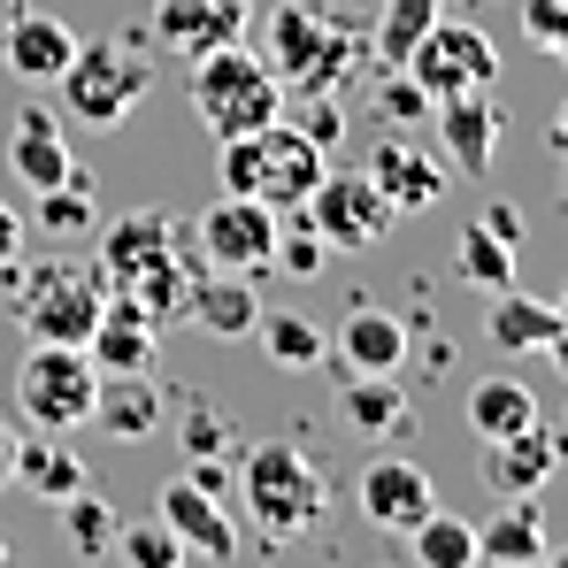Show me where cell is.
<instances>
[{
	"instance_id": "cell-1",
	"label": "cell",
	"mask_w": 568,
	"mask_h": 568,
	"mask_svg": "<svg viewBox=\"0 0 568 568\" xmlns=\"http://www.w3.org/2000/svg\"><path fill=\"white\" fill-rule=\"evenodd\" d=\"M223 192H239V200H262V207H277V215H292L307 192L323 185V146L292 123V115H277V123H254V131H239V139H223Z\"/></svg>"
},
{
	"instance_id": "cell-2",
	"label": "cell",
	"mask_w": 568,
	"mask_h": 568,
	"mask_svg": "<svg viewBox=\"0 0 568 568\" xmlns=\"http://www.w3.org/2000/svg\"><path fill=\"white\" fill-rule=\"evenodd\" d=\"M0 292L23 323V338H54V346H85L108 307V277L93 262H8L0 270Z\"/></svg>"
},
{
	"instance_id": "cell-3",
	"label": "cell",
	"mask_w": 568,
	"mask_h": 568,
	"mask_svg": "<svg viewBox=\"0 0 568 568\" xmlns=\"http://www.w3.org/2000/svg\"><path fill=\"white\" fill-rule=\"evenodd\" d=\"M239 507L254 515V530L262 538H300V530H315L323 523V507H331V484L315 469V454L307 446H292V438H262V446H246V462H239Z\"/></svg>"
},
{
	"instance_id": "cell-4",
	"label": "cell",
	"mask_w": 568,
	"mask_h": 568,
	"mask_svg": "<svg viewBox=\"0 0 568 568\" xmlns=\"http://www.w3.org/2000/svg\"><path fill=\"white\" fill-rule=\"evenodd\" d=\"M185 100L192 115L215 131V139H239V131H254V123H277L284 115V85L277 70L262 62V54H246V39H231V47H215V54H200L185 62Z\"/></svg>"
},
{
	"instance_id": "cell-5",
	"label": "cell",
	"mask_w": 568,
	"mask_h": 568,
	"mask_svg": "<svg viewBox=\"0 0 568 568\" xmlns=\"http://www.w3.org/2000/svg\"><path fill=\"white\" fill-rule=\"evenodd\" d=\"M262 62L277 70V85H292V100L338 93V78L354 62V31L331 23L323 0H284V8H270V54Z\"/></svg>"
},
{
	"instance_id": "cell-6",
	"label": "cell",
	"mask_w": 568,
	"mask_h": 568,
	"mask_svg": "<svg viewBox=\"0 0 568 568\" xmlns=\"http://www.w3.org/2000/svg\"><path fill=\"white\" fill-rule=\"evenodd\" d=\"M93 392H100V369L85 346H54V338H31V354L16 362V415L31 430H85L93 423Z\"/></svg>"
},
{
	"instance_id": "cell-7",
	"label": "cell",
	"mask_w": 568,
	"mask_h": 568,
	"mask_svg": "<svg viewBox=\"0 0 568 568\" xmlns=\"http://www.w3.org/2000/svg\"><path fill=\"white\" fill-rule=\"evenodd\" d=\"M54 93H62V108H70L78 123L115 131L139 100L154 93V70H146V54H139L131 39H78V54H70V70L54 78Z\"/></svg>"
},
{
	"instance_id": "cell-8",
	"label": "cell",
	"mask_w": 568,
	"mask_h": 568,
	"mask_svg": "<svg viewBox=\"0 0 568 568\" xmlns=\"http://www.w3.org/2000/svg\"><path fill=\"white\" fill-rule=\"evenodd\" d=\"M415 85L430 100L446 93H484V85H499V47L476 31V23H454V16H438L415 47H407V62H399Z\"/></svg>"
},
{
	"instance_id": "cell-9",
	"label": "cell",
	"mask_w": 568,
	"mask_h": 568,
	"mask_svg": "<svg viewBox=\"0 0 568 568\" xmlns=\"http://www.w3.org/2000/svg\"><path fill=\"white\" fill-rule=\"evenodd\" d=\"M277 207H262V200H239V192H223L200 223H192V246H200V262L207 270H239V277H270L277 270Z\"/></svg>"
},
{
	"instance_id": "cell-10",
	"label": "cell",
	"mask_w": 568,
	"mask_h": 568,
	"mask_svg": "<svg viewBox=\"0 0 568 568\" xmlns=\"http://www.w3.org/2000/svg\"><path fill=\"white\" fill-rule=\"evenodd\" d=\"M300 215H307V223L323 231V246H338V254L377 246L384 231L399 223V215H392V200L369 185V170H362V178H331V170H323V185L300 200Z\"/></svg>"
},
{
	"instance_id": "cell-11",
	"label": "cell",
	"mask_w": 568,
	"mask_h": 568,
	"mask_svg": "<svg viewBox=\"0 0 568 568\" xmlns=\"http://www.w3.org/2000/svg\"><path fill=\"white\" fill-rule=\"evenodd\" d=\"M568 438L561 430H546V423H523V430H507V438H484V491L491 499H538L554 469H561Z\"/></svg>"
},
{
	"instance_id": "cell-12",
	"label": "cell",
	"mask_w": 568,
	"mask_h": 568,
	"mask_svg": "<svg viewBox=\"0 0 568 568\" xmlns=\"http://www.w3.org/2000/svg\"><path fill=\"white\" fill-rule=\"evenodd\" d=\"M154 515L170 523V538L185 546V561H231V554H239V523H231V499L200 491L192 476H170V484H162Z\"/></svg>"
},
{
	"instance_id": "cell-13",
	"label": "cell",
	"mask_w": 568,
	"mask_h": 568,
	"mask_svg": "<svg viewBox=\"0 0 568 568\" xmlns=\"http://www.w3.org/2000/svg\"><path fill=\"white\" fill-rule=\"evenodd\" d=\"M246 31H254V0H154V39L178 62H200Z\"/></svg>"
},
{
	"instance_id": "cell-14",
	"label": "cell",
	"mask_w": 568,
	"mask_h": 568,
	"mask_svg": "<svg viewBox=\"0 0 568 568\" xmlns=\"http://www.w3.org/2000/svg\"><path fill=\"white\" fill-rule=\"evenodd\" d=\"M399 362H407V323L392 315V307H346L338 315V331H331V369L338 377H399Z\"/></svg>"
},
{
	"instance_id": "cell-15",
	"label": "cell",
	"mask_w": 568,
	"mask_h": 568,
	"mask_svg": "<svg viewBox=\"0 0 568 568\" xmlns=\"http://www.w3.org/2000/svg\"><path fill=\"white\" fill-rule=\"evenodd\" d=\"M354 499H362V515H369L377 530H392V538H407V530L438 507L423 462H407V454H377V462L362 469V484H354Z\"/></svg>"
},
{
	"instance_id": "cell-16",
	"label": "cell",
	"mask_w": 568,
	"mask_h": 568,
	"mask_svg": "<svg viewBox=\"0 0 568 568\" xmlns=\"http://www.w3.org/2000/svg\"><path fill=\"white\" fill-rule=\"evenodd\" d=\"M369 185L392 200V215H423V207L446 200V162L423 154L407 131H384L377 146H369Z\"/></svg>"
},
{
	"instance_id": "cell-17",
	"label": "cell",
	"mask_w": 568,
	"mask_h": 568,
	"mask_svg": "<svg viewBox=\"0 0 568 568\" xmlns=\"http://www.w3.org/2000/svg\"><path fill=\"white\" fill-rule=\"evenodd\" d=\"M430 115H438V139H446V170H462V178H484L491 170V154H499V131H507V108L484 93H446L430 100Z\"/></svg>"
},
{
	"instance_id": "cell-18",
	"label": "cell",
	"mask_w": 568,
	"mask_h": 568,
	"mask_svg": "<svg viewBox=\"0 0 568 568\" xmlns=\"http://www.w3.org/2000/svg\"><path fill=\"white\" fill-rule=\"evenodd\" d=\"M70 54H78V31L47 8H16L8 31H0V70L23 78V85H54L70 70Z\"/></svg>"
},
{
	"instance_id": "cell-19",
	"label": "cell",
	"mask_w": 568,
	"mask_h": 568,
	"mask_svg": "<svg viewBox=\"0 0 568 568\" xmlns=\"http://www.w3.org/2000/svg\"><path fill=\"white\" fill-rule=\"evenodd\" d=\"M8 170H16V185H23V192H47V185H62V178L78 170L62 123H54L39 100H23L16 123H8Z\"/></svg>"
},
{
	"instance_id": "cell-20",
	"label": "cell",
	"mask_w": 568,
	"mask_h": 568,
	"mask_svg": "<svg viewBox=\"0 0 568 568\" xmlns=\"http://www.w3.org/2000/svg\"><path fill=\"white\" fill-rule=\"evenodd\" d=\"M178 239H185V223H170V215H154V207H139V215H115L108 231H100V277L108 292H123V284L139 277L146 262H162V254H178Z\"/></svg>"
},
{
	"instance_id": "cell-21",
	"label": "cell",
	"mask_w": 568,
	"mask_h": 568,
	"mask_svg": "<svg viewBox=\"0 0 568 568\" xmlns=\"http://www.w3.org/2000/svg\"><path fill=\"white\" fill-rule=\"evenodd\" d=\"M162 415H170V399H162L154 369H100L93 423L108 430V438H154V430H162Z\"/></svg>"
},
{
	"instance_id": "cell-22",
	"label": "cell",
	"mask_w": 568,
	"mask_h": 568,
	"mask_svg": "<svg viewBox=\"0 0 568 568\" xmlns=\"http://www.w3.org/2000/svg\"><path fill=\"white\" fill-rule=\"evenodd\" d=\"M185 323H200L207 338H254V323H262L254 277H239V270H200V277H192V300H185Z\"/></svg>"
},
{
	"instance_id": "cell-23",
	"label": "cell",
	"mask_w": 568,
	"mask_h": 568,
	"mask_svg": "<svg viewBox=\"0 0 568 568\" xmlns=\"http://www.w3.org/2000/svg\"><path fill=\"white\" fill-rule=\"evenodd\" d=\"M85 354H93V369H154V354H162V331L123 300V292H108V307H100L93 338H85Z\"/></svg>"
},
{
	"instance_id": "cell-24",
	"label": "cell",
	"mask_w": 568,
	"mask_h": 568,
	"mask_svg": "<svg viewBox=\"0 0 568 568\" xmlns=\"http://www.w3.org/2000/svg\"><path fill=\"white\" fill-rule=\"evenodd\" d=\"M554 554V538H546V515L530 507V499H499V515L491 523H476V561L491 568H538Z\"/></svg>"
},
{
	"instance_id": "cell-25",
	"label": "cell",
	"mask_w": 568,
	"mask_h": 568,
	"mask_svg": "<svg viewBox=\"0 0 568 568\" xmlns=\"http://www.w3.org/2000/svg\"><path fill=\"white\" fill-rule=\"evenodd\" d=\"M338 415H346L354 430H369V438H392V446L415 430L407 384H392V377H338Z\"/></svg>"
},
{
	"instance_id": "cell-26",
	"label": "cell",
	"mask_w": 568,
	"mask_h": 568,
	"mask_svg": "<svg viewBox=\"0 0 568 568\" xmlns=\"http://www.w3.org/2000/svg\"><path fill=\"white\" fill-rule=\"evenodd\" d=\"M8 484H23V491H39V499L54 507V499H70V491L93 484V476H85V462H78L54 430H39V438H16V476H8Z\"/></svg>"
},
{
	"instance_id": "cell-27",
	"label": "cell",
	"mask_w": 568,
	"mask_h": 568,
	"mask_svg": "<svg viewBox=\"0 0 568 568\" xmlns=\"http://www.w3.org/2000/svg\"><path fill=\"white\" fill-rule=\"evenodd\" d=\"M462 415H469V438L484 446V438H507V430L538 423V399H530V384H515V377H476Z\"/></svg>"
},
{
	"instance_id": "cell-28",
	"label": "cell",
	"mask_w": 568,
	"mask_h": 568,
	"mask_svg": "<svg viewBox=\"0 0 568 568\" xmlns=\"http://www.w3.org/2000/svg\"><path fill=\"white\" fill-rule=\"evenodd\" d=\"M561 331V315L546 307V300H530V292H499V307H491V323H484V338L499 346V354H546V338Z\"/></svg>"
},
{
	"instance_id": "cell-29",
	"label": "cell",
	"mask_w": 568,
	"mask_h": 568,
	"mask_svg": "<svg viewBox=\"0 0 568 568\" xmlns=\"http://www.w3.org/2000/svg\"><path fill=\"white\" fill-rule=\"evenodd\" d=\"M407 554H415V568H476V523L454 507H430L407 530Z\"/></svg>"
},
{
	"instance_id": "cell-30",
	"label": "cell",
	"mask_w": 568,
	"mask_h": 568,
	"mask_svg": "<svg viewBox=\"0 0 568 568\" xmlns=\"http://www.w3.org/2000/svg\"><path fill=\"white\" fill-rule=\"evenodd\" d=\"M438 8H446V0H377V31H369L377 70H399V62H407V47L438 23Z\"/></svg>"
},
{
	"instance_id": "cell-31",
	"label": "cell",
	"mask_w": 568,
	"mask_h": 568,
	"mask_svg": "<svg viewBox=\"0 0 568 568\" xmlns=\"http://www.w3.org/2000/svg\"><path fill=\"white\" fill-rule=\"evenodd\" d=\"M31 200H39V231H47V239H85L100 223V200H93V178H85V170H70L62 185L31 192Z\"/></svg>"
},
{
	"instance_id": "cell-32",
	"label": "cell",
	"mask_w": 568,
	"mask_h": 568,
	"mask_svg": "<svg viewBox=\"0 0 568 568\" xmlns=\"http://www.w3.org/2000/svg\"><path fill=\"white\" fill-rule=\"evenodd\" d=\"M254 338H262V354H270L277 369H323V362H331V338H323L307 315H262Z\"/></svg>"
},
{
	"instance_id": "cell-33",
	"label": "cell",
	"mask_w": 568,
	"mask_h": 568,
	"mask_svg": "<svg viewBox=\"0 0 568 568\" xmlns=\"http://www.w3.org/2000/svg\"><path fill=\"white\" fill-rule=\"evenodd\" d=\"M454 270H462V284H476V292H507V284H515V246H507L499 231L469 223L462 246H454Z\"/></svg>"
},
{
	"instance_id": "cell-34",
	"label": "cell",
	"mask_w": 568,
	"mask_h": 568,
	"mask_svg": "<svg viewBox=\"0 0 568 568\" xmlns=\"http://www.w3.org/2000/svg\"><path fill=\"white\" fill-rule=\"evenodd\" d=\"M54 507H62V538H70L85 561H100V554L115 546V507L100 499L93 484H78V491H70V499H54Z\"/></svg>"
},
{
	"instance_id": "cell-35",
	"label": "cell",
	"mask_w": 568,
	"mask_h": 568,
	"mask_svg": "<svg viewBox=\"0 0 568 568\" xmlns=\"http://www.w3.org/2000/svg\"><path fill=\"white\" fill-rule=\"evenodd\" d=\"M108 554H123L131 568H178V561H185V546L170 538L162 515H154V523H131V530L115 523V546H108Z\"/></svg>"
},
{
	"instance_id": "cell-36",
	"label": "cell",
	"mask_w": 568,
	"mask_h": 568,
	"mask_svg": "<svg viewBox=\"0 0 568 568\" xmlns=\"http://www.w3.org/2000/svg\"><path fill=\"white\" fill-rule=\"evenodd\" d=\"M377 115H384V131H407V123L430 115V93L407 70H377Z\"/></svg>"
},
{
	"instance_id": "cell-37",
	"label": "cell",
	"mask_w": 568,
	"mask_h": 568,
	"mask_svg": "<svg viewBox=\"0 0 568 568\" xmlns=\"http://www.w3.org/2000/svg\"><path fill=\"white\" fill-rule=\"evenodd\" d=\"M231 446H239L231 415H223V407H207V399H192V407H185V454H192V462H223Z\"/></svg>"
},
{
	"instance_id": "cell-38",
	"label": "cell",
	"mask_w": 568,
	"mask_h": 568,
	"mask_svg": "<svg viewBox=\"0 0 568 568\" xmlns=\"http://www.w3.org/2000/svg\"><path fill=\"white\" fill-rule=\"evenodd\" d=\"M323 254H331V246H323V231L292 207V231H277V270H292V277H323V270H331Z\"/></svg>"
},
{
	"instance_id": "cell-39",
	"label": "cell",
	"mask_w": 568,
	"mask_h": 568,
	"mask_svg": "<svg viewBox=\"0 0 568 568\" xmlns=\"http://www.w3.org/2000/svg\"><path fill=\"white\" fill-rule=\"evenodd\" d=\"M523 31H530L538 47L568 54V0H523Z\"/></svg>"
},
{
	"instance_id": "cell-40",
	"label": "cell",
	"mask_w": 568,
	"mask_h": 568,
	"mask_svg": "<svg viewBox=\"0 0 568 568\" xmlns=\"http://www.w3.org/2000/svg\"><path fill=\"white\" fill-rule=\"evenodd\" d=\"M16 254H23V215H16V207L0 200V270H8Z\"/></svg>"
},
{
	"instance_id": "cell-41",
	"label": "cell",
	"mask_w": 568,
	"mask_h": 568,
	"mask_svg": "<svg viewBox=\"0 0 568 568\" xmlns=\"http://www.w3.org/2000/svg\"><path fill=\"white\" fill-rule=\"evenodd\" d=\"M484 231H499V239L515 246V239H523V215H515V207H484Z\"/></svg>"
},
{
	"instance_id": "cell-42",
	"label": "cell",
	"mask_w": 568,
	"mask_h": 568,
	"mask_svg": "<svg viewBox=\"0 0 568 568\" xmlns=\"http://www.w3.org/2000/svg\"><path fill=\"white\" fill-rule=\"evenodd\" d=\"M16 438H23V430H8V423H0V484L16 476Z\"/></svg>"
},
{
	"instance_id": "cell-43",
	"label": "cell",
	"mask_w": 568,
	"mask_h": 568,
	"mask_svg": "<svg viewBox=\"0 0 568 568\" xmlns=\"http://www.w3.org/2000/svg\"><path fill=\"white\" fill-rule=\"evenodd\" d=\"M546 362H554V369L568 377V331H554V338H546Z\"/></svg>"
},
{
	"instance_id": "cell-44",
	"label": "cell",
	"mask_w": 568,
	"mask_h": 568,
	"mask_svg": "<svg viewBox=\"0 0 568 568\" xmlns=\"http://www.w3.org/2000/svg\"><path fill=\"white\" fill-rule=\"evenodd\" d=\"M554 146L568 154V100H561V115H554Z\"/></svg>"
},
{
	"instance_id": "cell-45",
	"label": "cell",
	"mask_w": 568,
	"mask_h": 568,
	"mask_svg": "<svg viewBox=\"0 0 568 568\" xmlns=\"http://www.w3.org/2000/svg\"><path fill=\"white\" fill-rule=\"evenodd\" d=\"M16 8H31V0H0V31H8V16H16Z\"/></svg>"
},
{
	"instance_id": "cell-46",
	"label": "cell",
	"mask_w": 568,
	"mask_h": 568,
	"mask_svg": "<svg viewBox=\"0 0 568 568\" xmlns=\"http://www.w3.org/2000/svg\"><path fill=\"white\" fill-rule=\"evenodd\" d=\"M554 315H561V331H568V284H561V300H554Z\"/></svg>"
},
{
	"instance_id": "cell-47",
	"label": "cell",
	"mask_w": 568,
	"mask_h": 568,
	"mask_svg": "<svg viewBox=\"0 0 568 568\" xmlns=\"http://www.w3.org/2000/svg\"><path fill=\"white\" fill-rule=\"evenodd\" d=\"M546 561H561V568H568V546H561V554H546Z\"/></svg>"
},
{
	"instance_id": "cell-48",
	"label": "cell",
	"mask_w": 568,
	"mask_h": 568,
	"mask_svg": "<svg viewBox=\"0 0 568 568\" xmlns=\"http://www.w3.org/2000/svg\"><path fill=\"white\" fill-rule=\"evenodd\" d=\"M0 561H8V538H0Z\"/></svg>"
},
{
	"instance_id": "cell-49",
	"label": "cell",
	"mask_w": 568,
	"mask_h": 568,
	"mask_svg": "<svg viewBox=\"0 0 568 568\" xmlns=\"http://www.w3.org/2000/svg\"><path fill=\"white\" fill-rule=\"evenodd\" d=\"M561 438H568V415H561Z\"/></svg>"
}]
</instances>
